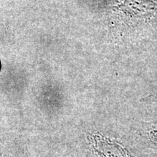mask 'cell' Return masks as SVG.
I'll use <instances>...</instances> for the list:
<instances>
[{
    "label": "cell",
    "instance_id": "obj_2",
    "mask_svg": "<svg viewBox=\"0 0 157 157\" xmlns=\"http://www.w3.org/2000/svg\"><path fill=\"white\" fill-rule=\"evenodd\" d=\"M147 156L148 157H157L156 155L154 154H147Z\"/></svg>",
    "mask_w": 157,
    "mask_h": 157
},
{
    "label": "cell",
    "instance_id": "obj_1",
    "mask_svg": "<svg viewBox=\"0 0 157 157\" xmlns=\"http://www.w3.org/2000/svg\"><path fill=\"white\" fill-rule=\"evenodd\" d=\"M135 142L146 154L157 156V121H143L135 131Z\"/></svg>",
    "mask_w": 157,
    "mask_h": 157
},
{
    "label": "cell",
    "instance_id": "obj_3",
    "mask_svg": "<svg viewBox=\"0 0 157 157\" xmlns=\"http://www.w3.org/2000/svg\"><path fill=\"white\" fill-rule=\"evenodd\" d=\"M0 69H1V63H0Z\"/></svg>",
    "mask_w": 157,
    "mask_h": 157
}]
</instances>
